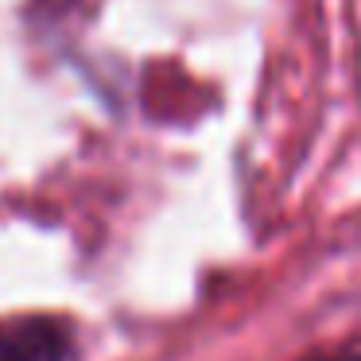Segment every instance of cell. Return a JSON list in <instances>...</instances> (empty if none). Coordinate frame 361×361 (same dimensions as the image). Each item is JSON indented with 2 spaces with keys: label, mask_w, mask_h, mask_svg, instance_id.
<instances>
[{
  "label": "cell",
  "mask_w": 361,
  "mask_h": 361,
  "mask_svg": "<svg viewBox=\"0 0 361 361\" xmlns=\"http://www.w3.org/2000/svg\"><path fill=\"white\" fill-rule=\"evenodd\" d=\"M330 361H361V357H330Z\"/></svg>",
  "instance_id": "cell-1"
}]
</instances>
